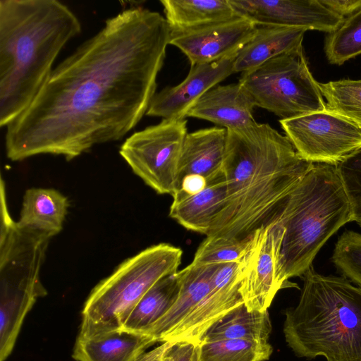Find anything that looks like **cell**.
Returning <instances> with one entry per match:
<instances>
[{"label":"cell","mask_w":361,"mask_h":361,"mask_svg":"<svg viewBox=\"0 0 361 361\" xmlns=\"http://www.w3.org/2000/svg\"><path fill=\"white\" fill-rule=\"evenodd\" d=\"M254 105L239 82L216 86L192 107L188 117L209 121L226 130L255 125Z\"/></svg>","instance_id":"obj_15"},{"label":"cell","mask_w":361,"mask_h":361,"mask_svg":"<svg viewBox=\"0 0 361 361\" xmlns=\"http://www.w3.org/2000/svg\"><path fill=\"white\" fill-rule=\"evenodd\" d=\"M226 197V184L222 171L198 193L173 195L169 216L186 229L207 235L224 207Z\"/></svg>","instance_id":"obj_18"},{"label":"cell","mask_w":361,"mask_h":361,"mask_svg":"<svg viewBox=\"0 0 361 361\" xmlns=\"http://www.w3.org/2000/svg\"><path fill=\"white\" fill-rule=\"evenodd\" d=\"M318 85L327 101L326 109L361 129V80H341Z\"/></svg>","instance_id":"obj_26"},{"label":"cell","mask_w":361,"mask_h":361,"mask_svg":"<svg viewBox=\"0 0 361 361\" xmlns=\"http://www.w3.org/2000/svg\"><path fill=\"white\" fill-rule=\"evenodd\" d=\"M324 51L329 62L341 65L361 54V9L344 18L326 38Z\"/></svg>","instance_id":"obj_27"},{"label":"cell","mask_w":361,"mask_h":361,"mask_svg":"<svg viewBox=\"0 0 361 361\" xmlns=\"http://www.w3.org/2000/svg\"><path fill=\"white\" fill-rule=\"evenodd\" d=\"M240 16L255 25L315 30L331 33L343 23L319 0H228Z\"/></svg>","instance_id":"obj_13"},{"label":"cell","mask_w":361,"mask_h":361,"mask_svg":"<svg viewBox=\"0 0 361 361\" xmlns=\"http://www.w3.org/2000/svg\"><path fill=\"white\" fill-rule=\"evenodd\" d=\"M356 223L360 226V227L361 228V219L356 221Z\"/></svg>","instance_id":"obj_34"},{"label":"cell","mask_w":361,"mask_h":361,"mask_svg":"<svg viewBox=\"0 0 361 361\" xmlns=\"http://www.w3.org/2000/svg\"><path fill=\"white\" fill-rule=\"evenodd\" d=\"M219 264H190L180 270V287L176 300L165 314L143 334L152 337L157 343H163L165 338L207 295Z\"/></svg>","instance_id":"obj_16"},{"label":"cell","mask_w":361,"mask_h":361,"mask_svg":"<svg viewBox=\"0 0 361 361\" xmlns=\"http://www.w3.org/2000/svg\"><path fill=\"white\" fill-rule=\"evenodd\" d=\"M336 167L351 204L353 221L356 222L361 219V148Z\"/></svg>","instance_id":"obj_30"},{"label":"cell","mask_w":361,"mask_h":361,"mask_svg":"<svg viewBox=\"0 0 361 361\" xmlns=\"http://www.w3.org/2000/svg\"><path fill=\"white\" fill-rule=\"evenodd\" d=\"M306 30L275 25H257L251 39L240 50L234 73L255 69L269 59L302 48Z\"/></svg>","instance_id":"obj_20"},{"label":"cell","mask_w":361,"mask_h":361,"mask_svg":"<svg viewBox=\"0 0 361 361\" xmlns=\"http://www.w3.org/2000/svg\"><path fill=\"white\" fill-rule=\"evenodd\" d=\"M171 29L186 30L231 19L238 14L228 0H162Z\"/></svg>","instance_id":"obj_23"},{"label":"cell","mask_w":361,"mask_h":361,"mask_svg":"<svg viewBox=\"0 0 361 361\" xmlns=\"http://www.w3.org/2000/svg\"><path fill=\"white\" fill-rule=\"evenodd\" d=\"M284 228L274 216L253 233L240 262V293L248 310L267 311L277 292L278 267Z\"/></svg>","instance_id":"obj_10"},{"label":"cell","mask_w":361,"mask_h":361,"mask_svg":"<svg viewBox=\"0 0 361 361\" xmlns=\"http://www.w3.org/2000/svg\"><path fill=\"white\" fill-rule=\"evenodd\" d=\"M226 137L227 130L219 127L187 133L179 161V187L188 175H200L208 182L222 173Z\"/></svg>","instance_id":"obj_17"},{"label":"cell","mask_w":361,"mask_h":361,"mask_svg":"<svg viewBox=\"0 0 361 361\" xmlns=\"http://www.w3.org/2000/svg\"><path fill=\"white\" fill-rule=\"evenodd\" d=\"M183 251L159 243L121 262L92 290L82 310L78 336L121 329L143 295L162 278L178 271Z\"/></svg>","instance_id":"obj_6"},{"label":"cell","mask_w":361,"mask_h":361,"mask_svg":"<svg viewBox=\"0 0 361 361\" xmlns=\"http://www.w3.org/2000/svg\"><path fill=\"white\" fill-rule=\"evenodd\" d=\"M313 163L267 123L227 130L225 205L206 236L243 239L268 224Z\"/></svg>","instance_id":"obj_2"},{"label":"cell","mask_w":361,"mask_h":361,"mask_svg":"<svg viewBox=\"0 0 361 361\" xmlns=\"http://www.w3.org/2000/svg\"><path fill=\"white\" fill-rule=\"evenodd\" d=\"M235 57L191 65L183 82L154 94L146 115L167 120L185 119L203 94L234 73Z\"/></svg>","instance_id":"obj_14"},{"label":"cell","mask_w":361,"mask_h":361,"mask_svg":"<svg viewBox=\"0 0 361 361\" xmlns=\"http://www.w3.org/2000/svg\"><path fill=\"white\" fill-rule=\"evenodd\" d=\"M271 331L268 311H250L243 303L214 324L200 341L243 339L268 342Z\"/></svg>","instance_id":"obj_24"},{"label":"cell","mask_w":361,"mask_h":361,"mask_svg":"<svg viewBox=\"0 0 361 361\" xmlns=\"http://www.w3.org/2000/svg\"><path fill=\"white\" fill-rule=\"evenodd\" d=\"M279 122L298 155L313 164L337 166L361 148V129L327 109Z\"/></svg>","instance_id":"obj_9"},{"label":"cell","mask_w":361,"mask_h":361,"mask_svg":"<svg viewBox=\"0 0 361 361\" xmlns=\"http://www.w3.org/2000/svg\"><path fill=\"white\" fill-rule=\"evenodd\" d=\"M256 27L249 19L238 15L197 27L171 29L169 44L178 47L190 65L211 63L237 56Z\"/></svg>","instance_id":"obj_11"},{"label":"cell","mask_w":361,"mask_h":361,"mask_svg":"<svg viewBox=\"0 0 361 361\" xmlns=\"http://www.w3.org/2000/svg\"><path fill=\"white\" fill-rule=\"evenodd\" d=\"M156 343L147 335L123 329L78 336L72 356L76 361H136Z\"/></svg>","instance_id":"obj_19"},{"label":"cell","mask_w":361,"mask_h":361,"mask_svg":"<svg viewBox=\"0 0 361 361\" xmlns=\"http://www.w3.org/2000/svg\"><path fill=\"white\" fill-rule=\"evenodd\" d=\"M81 32L57 0H0V126L32 102L63 47Z\"/></svg>","instance_id":"obj_3"},{"label":"cell","mask_w":361,"mask_h":361,"mask_svg":"<svg viewBox=\"0 0 361 361\" xmlns=\"http://www.w3.org/2000/svg\"><path fill=\"white\" fill-rule=\"evenodd\" d=\"M187 121L163 119L134 133L119 153L133 173L159 194L173 196L178 190V166L187 135Z\"/></svg>","instance_id":"obj_8"},{"label":"cell","mask_w":361,"mask_h":361,"mask_svg":"<svg viewBox=\"0 0 361 361\" xmlns=\"http://www.w3.org/2000/svg\"><path fill=\"white\" fill-rule=\"evenodd\" d=\"M253 233L245 238L208 237L200 243L191 264L195 265L240 262L246 254Z\"/></svg>","instance_id":"obj_28"},{"label":"cell","mask_w":361,"mask_h":361,"mask_svg":"<svg viewBox=\"0 0 361 361\" xmlns=\"http://www.w3.org/2000/svg\"><path fill=\"white\" fill-rule=\"evenodd\" d=\"M161 361H198V343L175 342L166 351Z\"/></svg>","instance_id":"obj_31"},{"label":"cell","mask_w":361,"mask_h":361,"mask_svg":"<svg viewBox=\"0 0 361 361\" xmlns=\"http://www.w3.org/2000/svg\"><path fill=\"white\" fill-rule=\"evenodd\" d=\"M207 180L200 175L192 174L185 176L182 178L179 189L173 195H195L202 191L207 185Z\"/></svg>","instance_id":"obj_33"},{"label":"cell","mask_w":361,"mask_h":361,"mask_svg":"<svg viewBox=\"0 0 361 361\" xmlns=\"http://www.w3.org/2000/svg\"><path fill=\"white\" fill-rule=\"evenodd\" d=\"M271 353L269 342L219 339L198 343V361H264Z\"/></svg>","instance_id":"obj_25"},{"label":"cell","mask_w":361,"mask_h":361,"mask_svg":"<svg viewBox=\"0 0 361 361\" xmlns=\"http://www.w3.org/2000/svg\"><path fill=\"white\" fill-rule=\"evenodd\" d=\"M240 262L219 264L202 302L165 338L164 342L199 343L225 314L244 303L240 293Z\"/></svg>","instance_id":"obj_12"},{"label":"cell","mask_w":361,"mask_h":361,"mask_svg":"<svg viewBox=\"0 0 361 361\" xmlns=\"http://www.w3.org/2000/svg\"><path fill=\"white\" fill-rule=\"evenodd\" d=\"M68 207V198L56 190L27 189L17 222L22 227L53 237L62 230Z\"/></svg>","instance_id":"obj_21"},{"label":"cell","mask_w":361,"mask_h":361,"mask_svg":"<svg viewBox=\"0 0 361 361\" xmlns=\"http://www.w3.org/2000/svg\"><path fill=\"white\" fill-rule=\"evenodd\" d=\"M274 216L284 228L277 276L281 289L289 279L302 278L325 243L353 221L336 166L314 164Z\"/></svg>","instance_id":"obj_5"},{"label":"cell","mask_w":361,"mask_h":361,"mask_svg":"<svg viewBox=\"0 0 361 361\" xmlns=\"http://www.w3.org/2000/svg\"><path fill=\"white\" fill-rule=\"evenodd\" d=\"M180 287L179 271L158 281L135 306L121 329L143 334L169 310Z\"/></svg>","instance_id":"obj_22"},{"label":"cell","mask_w":361,"mask_h":361,"mask_svg":"<svg viewBox=\"0 0 361 361\" xmlns=\"http://www.w3.org/2000/svg\"><path fill=\"white\" fill-rule=\"evenodd\" d=\"M329 10L345 18L361 9V0H319Z\"/></svg>","instance_id":"obj_32"},{"label":"cell","mask_w":361,"mask_h":361,"mask_svg":"<svg viewBox=\"0 0 361 361\" xmlns=\"http://www.w3.org/2000/svg\"><path fill=\"white\" fill-rule=\"evenodd\" d=\"M302 279L298 305L285 311L288 345L299 357L361 361V287L313 267Z\"/></svg>","instance_id":"obj_4"},{"label":"cell","mask_w":361,"mask_h":361,"mask_svg":"<svg viewBox=\"0 0 361 361\" xmlns=\"http://www.w3.org/2000/svg\"><path fill=\"white\" fill-rule=\"evenodd\" d=\"M238 82L254 106L266 109L281 120L326 109L302 48L242 73Z\"/></svg>","instance_id":"obj_7"},{"label":"cell","mask_w":361,"mask_h":361,"mask_svg":"<svg viewBox=\"0 0 361 361\" xmlns=\"http://www.w3.org/2000/svg\"><path fill=\"white\" fill-rule=\"evenodd\" d=\"M331 262L352 283L361 287V234L345 230L335 243Z\"/></svg>","instance_id":"obj_29"},{"label":"cell","mask_w":361,"mask_h":361,"mask_svg":"<svg viewBox=\"0 0 361 361\" xmlns=\"http://www.w3.org/2000/svg\"><path fill=\"white\" fill-rule=\"evenodd\" d=\"M158 12L128 8L53 69L30 105L6 127L11 161L37 154L70 161L122 139L146 114L169 44Z\"/></svg>","instance_id":"obj_1"}]
</instances>
